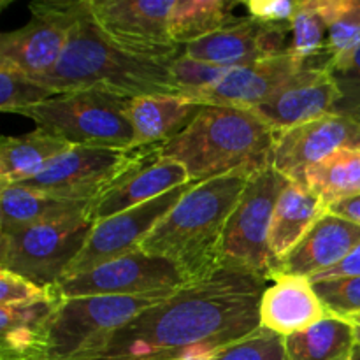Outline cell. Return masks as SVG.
Instances as JSON below:
<instances>
[{
  "label": "cell",
  "instance_id": "18",
  "mask_svg": "<svg viewBox=\"0 0 360 360\" xmlns=\"http://www.w3.org/2000/svg\"><path fill=\"white\" fill-rule=\"evenodd\" d=\"M302 67L306 65H301L288 51L248 65L232 67L214 86L197 95L193 102L200 105L255 109L266 104Z\"/></svg>",
  "mask_w": 360,
  "mask_h": 360
},
{
  "label": "cell",
  "instance_id": "12",
  "mask_svg": "<svg viewBox=\"0 0 360 360\" xmlns=\"http://www.w3.org/2000/svg\"><path fill=\"white\" fill-rule=\"evenodd\" d=\"M97 27L134 55L174 60L183 53L171 37L169 18L176 0H86Z\"/></svg>",
  "mask_w": 360,
  "mask_h": 360
},
{
  "label": "cell",
  "instance_id": "30",
  "mask_svg": "<svg viewBox=\"0 0 360 360\" xmlns=\"http://www.w3.org/2000/svg\"><path fill=\"white\" fill-rule=\"evenodd\" d=\"M288 53L301 65H327V23L316 0H299L290 23Z\"/></svg>",
  "mask_w": 360,
  "mask_h": 360
},
{
  "label": "cell",
  "instance_id": "10",
  "mask_svg": "<svg viewBox=\"0 0 360 360\" xmlns=\"http://www.w3.org/2000/svg\"><path fill=\"white\" fill-rule=\"evenodd\" d=\"M188 285L176 266L139 250L109 260L81 274L62 278L53 287L58 299L76 297H141L174 292Z\"/></svg>",
  "mask_w": 360,
  "mask_h": 360
},
{
  "label": "cell",
  "instance_id": "13",
  "mask_svg": "<svg viewBox=\"0 0 360 360\" xmlns=\"http://www.w3.org/2000/svg\"><path fill=\"white\" fill-rule=\"evenodd\" d=\"M197 183L190 181L186 185L178 186L172 192L150 200V202L95 221L86 245L81 250L77 259L70 264L63 278L81 274L84 271L101 266V264L109 262V260L139 252L141 245L153 231L155 225Z\"/></svg>",
  "mask_w": 360,
  "mask_h": 360
},
{
  "label": "cell",
  "instance_id": "34",
  "mask_svg": "<svg viewBox=\"0 0 360 360\" xmlns=\"http://www.w3.org/2000/svg\"><path fill=\"white\" fill-rule=\"evenodd\" d=\"M329 70L340 90V102L334 112L360 125V48L347 62Z\"/></svg>",
  "mask_w": 360,
  "mask_h": 360
},
{
  "label": "cell",
  "instance_id": "6",
  "mask_svg": "<svg viewBox=\"0 0 360 360\" xmlns=\"http://www.w3.org/2000/svg\"><path fill=\"white\" fill-rule=\"evenodd\" d=\"M171 294L172 292L141 297L104 295L58 299L49 320L46 360H88L94 357L105 347L112 334Z\"/></svg>",
  "mask_w": 360,
  "mask_h": 360
},
{
  "label": "cell",
  "instance_id": "4",
  "mask_svg": "<svg viewBox=\"0 0 360 360\" xmlns=\"http://www.w3.org/2000/svg\"><path fill=\"white\" fill-rule=\"evenodd\" d=\"M276 134L252 109L202 105L197 118L167 143L158 155L186 169L190 181L255 172L271 167Z\"/></svg>",
  "mask_w": 360,
  "mask_h": 360
},
{
  "label": "cell",
  "instance_id": "36",
  "mask_svg": "<svg viewBox=\"0 0 360 360\" xmlns=\"http://www.w3.org/2000/svg\"><path fill=\"white\" fill-rule=\"evenodd\" d=\"M55 290L34 283L27 278L0 269V306H27L55 301Z\"/></svg>",
  "mask_w": 360,
  "mask_h": 360
},
{
  "label": "cell",
  "instance_id": "7",
  "mask_svg": "<svg viewBox=\"0 0 360 360\" xmlns=\"http://www.w3.org/2000/svg\"><path fill=\"white\" fill-rule=\"evenodd\" d=\"M287 178L267 167L248 179L227 221L220 250V269L238 271L271 281L278 266L269 248L274 206Z\"/></svg>",
  "mask_w": 360,
  "mask_h": 360
},
{
  "label": "cell",
  "instance_id": "21",
  "mask_svg": "<svg viewBox=\"0 0 360 360\" xmlns=\"http://www.w3.org/2000/svg\"><path fill=\"white\" fill-rule=\"evenodd\" d=\"M202 105L178 94L144 95L132 98L129 120L134 127V148L167 143L197 118Z\"/></svg>",
  "mask_w": 360,
  "mask_h": 360
},
{
  "label": "cell",
  "instance_id": "31",
  "mask_svg": "<svg viewBox=\"0 0 360 360\" xmlns=\"http://www.w3.org/2000/svg\"><path fill=\"white\" fill-rule=\"evenodd\" d=\"M55 91L20 72L9 63L0 62V109L20 115L21 111L55 97Z\"/></svg>",
  "mask_w": 360,
  "mask_h": 360
},
{
  "label": "cell",
  "instance_id": "35",
  "mask_svg": "<svg viewBox=\"0 0 360 360\" xmlns=\"http://www.w3.org/2000/svg\"><path fill=\"white\" fill-rule=\"evenodd\" d=\"M214 360H287L283 338L260 327L255 334L225 348Z\"/></svg>",
  "mask_w": 360,
  "mask_h": 360
},
{
  "label": "cell",
  "instance_id": "11",
  "mask_svg": "<svg viewBox=\"0 0 360 360\" xmlns=\"http://www.w3.org/2000/svg\"><path fill=\"white\" fill-rule=\"evenodd\" d=\"M83 0L32 2V20L0 37V62L39 81L62 58Z\"/></svg>",
  "mask_w": 360,
  "mask_h": 360
},
{
  "label": "cell",
  "instance_id": "41",
  "mask_svg": "<svg viewBox=\"0 0 360 360\" xmlns=\"http://www.w3.org/2000/svg\"><path fill=\"white\" fill-rule=\"evenodd\" d=\"M224 352V350H221ZM221 352H214V354H207V355H200V357H192V359H183V360H214Z\"/></svg>",
  "mask_w": 360,
  "mask_h": 360
},
{
  "label": "cell",
  "instance_id": "17",
  "mask_svg": "<svg viewBox=\"0 0 360 360\" xmlns=\"http://www.w3.org/2000/svg\"><path fill=\"white\" fill-rule=\"evenodd\" d=\"M157 148H150L102 195L90 202V217L94 221L150 202L190 183L186 169L172 158L160 157Z\"/></svg>",
  "mask_w": 360,
  "mask_h": 360
},
{
  "label": "cell",
  "instance_id": "8",
  "mask_svg": "<svg viewBox=\"0 0 360 360\" xmlns=\"http://www.w3.org/2000/svg\"><path fill=\"white\" fill-rule=\"evenodd\" d=\"M95 221L83 213L0 234V269L55 287L84 248Z\"/></svg>",
  "mask_w": 360,
  "mask_h": 360
},
{
  "label": "cell",
  "instance_id": "16",
  "mask_svg": "<svg viewBox=\"0 0 360 360\" xmlns=\"http://www.w3.org/2000/svg\"><path fill=\"white\" fill-rule=\"evenodd\" d=\"M340 102V90L327 65H306L273 95L266 104L252 109L274 134L301 123L333 115Z\"/></svg>",
  "mask_w": 360,
  "mask_h": 360
},
{
  "label": "cell",
  "instance_id": "38",
  "mask_svg": "<svg viewBox=\"0 0 360 360\" xmlns=\"http://www.w3.org/2000/svg\"><path fill=\"white\" fill-rule=\"evenodd\" d=\"M350 276H360V245L355 246L338 266L333 269L326 271V273L319 274L311 280V283H320V281H329L338 280V278H350Z\"/></svg>",
  "mask_w": 360,
  "mask_h": 360
},
{
  "label": "cell",
  "instance_id": "40",
  "mask_svg": "<svg viewBox=\"0 0 360 360\" xmlns=\"http://www.w3.org/2000/svg\"><path fill=\"white\" fill-rule=\"evenodd\" d=\"M348 323L352 326V329H354V336H355V347H357V350H360V313L355 316H350V319L347 320Z\"/></svg>",
  "mask_w": 360,
  "mask_h": 360
},
{
  "label": "cell",
  "instance_id": "20",
  "mask_svg": "<svg viewBox=\"0 0 360 360\" xmlns=\"http://www.w3.org/2000/svg\"><path fill=\"white\" fill-rule=\"evenodd\" d=\"M359 245V225L326 211L313 224L301 243L280 260L278 273L313 280L338 266Z\"/></svg>",
  "mask_w": 360,
  "mask_h": 360
},
{
  "label": "cell",
  "instance_id": "29",
  "mask_svg": "<svg viewBox=\"0 0 360 360\" xmlns=\"http://www.w3.org/2000/svg\"><path fill=\"white\" fill-rule=\"evenodd\" d=\"M327 23V67L347 62L360 48V0H316Z\"/></svg>",
  "mask_w": 360,
  "mask_h": 360
},
{
  "label": "cell",
  "instance_id": "3",
  "mask_svg": "<svg viewBox=\"0 0 360 360\" xmlns=\"http://www.w3.org/2000/svg\"><path fill=\"white\" fill-rule=\"evenodd\" d=\"M171 63L172 60L134 55L115 44L97 27L88 2L83 0L62 58L37 83L56 95L79 90H98L127 98L178 94Z\"/></svg>",
  "mask_w": 360,
  "mask_h": 360
},
{
  "label": "cell",
  "instance_id": "27",
  "mask_svg": "<svg viewBox=\"0 0 360 360\" xmlns=\"http://www.w3.org/2000/svg\"><path fill=\"white\" fill-rule=\"evenodd\" d=\"M238 2L229 0H176L169 18L172 41L185 46L221 30L236 20Z\"/></svg>",
  "mask_w": 360,
  "mask_h": 360
},
{
  "label": "cell",
  "instance_id": "9",
  "mask_svg": "<svg viewBox=\"0 0 360 360\" xmlns=\"http://www.w3.org/2000/svg\"><path fill=\"white\" fill-rule=\"evenodd\" d=\"M153 148V146H151ZM150 148L70 146L41 174L20 186L72 202H94Z\"/></svg>",
  "mask_w": 360,
  "mask_h": 360
},
{
  "label": "cell",
  "instance_id": "22",
  "mask_svg": "<svg viewBox=\"0 0 360 360\" xmlns=\"http://www.w3.org/2000/svg\"><path fill=\"white\" fill-rule=\"evenodd\" d=\"M58 299L0 306V360H46L49 320Z\"/></svg>",
  "mask_w": 360,
  "mask_h": 360
},
{
  "label": "cell",
  "instance_id": "33",
  "mask_svg": "<svg viewBox=\"0 0 360 360\" xmlns=\"http://www.w3.org/2000/svg\"><path fill=\"white\" fill-rule=\"evenodd\" d=\"M313 285L334 319L348 320L360 313V276L338 278Z\"/></svg>",
  "mask_w": 360,
  "mask_h": 360
},
{
  "label": "cell",
  "instance_id": "37",
  "mask_svg": "<svg viewBox=\"0 0 360 360\" xmlns=\"http://www.w3.org/2000/svg\"><path fill=\"white\" fill-rule=\"evenodd\" d=\"M299 0H248L245 2L248 16L264 25H290Z\"/></svg>",
  "mask_w": 360,
  "mask_h": 360
},
{
  "label": "cell",
  "instance_id": "25",
  "mask_svg": "<svg viewBox=\"0 0 360 360\" xmlns=\"http://www.w3.org/2000/svg\"><path fill=\"white\" fill-rule=\"evenodd\" d=\"M90 202H72L20 185L0 186V234L83 213Z\"/></svg>",
  "mask_w": 360,
  "mask_h": 360
},
{
  "label": "cell",
  "instance_id": "39",
  "mask_svg": "<svg viewBox=\"0 0 360 360\" xmlns=\"http://www.w3.org/2000/svg\"><path fill=\"white\" fill-rule=\"evenodd\" d=\"M327 211L360 227V193L330 204V206L327 207Z\"/></svg>",
  "mask_w": 360,
  "mask_h": 360
},
{
  "label": "cell",
  "instance_id": "15",
  "mask_svg": "<svg viewBox=\"0 0 360 360\" xmlns=\"http://www.w3.org/2000/svg\"><path fill=\"white\" fill-rule=\"evenodd\" d=\"M290 25H264L253 18H236L232 23L200 41L185 46L183 53L221 67H241L288 51Z\"/></svg>",
  "mask_w": 360,
  "mask_h": 360
},
{
  "label": "cell",
  "instance_id": "23",
  "mask_svg": "<svg viewBox=\"0 0 360 360\" xmlns=\"http://www.w3.org/2000/svg\"><path fill=\"white\" fill-rule=\"evenodd\" d=\"M326 211V204L306 185L295 181L285 185L274 206L269 232V248L276 266L301 243Z\"/></svg>",
  "mask_w": 360,
  "mask_h": 360
},
{
  "label": "cell",
  "instance_id": "42",
  "mask_svg": "<svg viewBox=\"0 0 360 360\" xmlns=\"http://www.w3.org/2000/svg\"><path fill=\"white\" fill-rule=\"evenodd\" d=\"M350 360H360V350H357V348H355L354 355H352Z\"/></svg>",
  "mask_w": 360,
  "mask_h": 360
},
{
  "label": "cell",
  "instance_id": "26",
  "mask_svg": "<svg viewBox=\"0 0 360 360\" xmlns=\"http://www.w3.org/2000/svg\"><path fill=\"white\" fill-rule=\"evenodd\" d=\"M283 343L287 360H350L357 348L350 323L334 316L283 338Z\"/></svg>",
  "mask_w": 360,
  "mask_h": 360
},
{
  "label": "cell",
  "instance_id": "32",
  "mask_svg": "<svg viewBox=\"0 0 360 360\" xmlns=\"http://www.w3.org/2000/svg\"><path fill=\"white\" fill-rule=\"evenodd\" d=\"M231 69L232 67H221L202 62V60H195L185 53H181L171 63V72L176 86H178V94L190 98V101H193L197 95L206 91L207 88L214 86Z\"/></svg>",
  "mask_w": 360,
  "mask_h": 360
},
{
  "label": "cell",
  "instance_id": "2",
  "mask_svg": "<svg viewBox=\"0 0 360 360\" xmlns=\"http://www.w3.org/2000/svg\"><path fill=\"white\" fill-rule=\"evenodd\" d=\"M245 172L197 183L155 225L141 252L169 260L186 283L210 280L220 269V250L227 221L248 179Z\"/></svg>",
  "mask_w": 360,
  "mask_h": 360
},
{
  "label": "cell",
  "instance_id": "5",
  "mask_svg": "<svg viewBox=\"0 0 360 360\" xmlns=\"http://www.w3.org/2000/svg\"><path fill=\"white\" fill-rule=\"evenodd\" d=\"M130 101L105 91L79 90L55 95L20 115L30 118L37 129L62 137L70 146L130 150L134 148Z\"/></svg>",
  "mask_w": 360,
  "mask_h": 360
},
{
  "label": "cell",
  "instance_id": "14",
  "mask_svg": "<svg viewBox=\"0 0 360 360\" xmlns=\"http://www.w3.org/2000/svg\"><path fill=\"white\" fill-rule=\"evenodd\" d=\"M345 148H360V125L333 112L278 134L271 167L288 181L304 185L309 167Z\"/></svg>",
  "mask_w": 360,
  "mask_h": 360
},
{
  "label": "cell",
  "instance_id": "28",
  "mask_svg": "<svg viewBox=\"0 0 360 360\" xmlns=\"http://www.w3.org/2000/svg\"><path fill=\"white\" fill-rule=\"evenodd\" d=\"M304 185L329 207L360 193V148H345L308 169Z\"/></svg>",
  "mask_w": 360,
  "mask_h": 360
},
{
  "label": "cell",
  "instance_id": "1",
  "mask_svg": "<svg viewBox=\"0 0 360 360\" xmlns=\"http://www.w3.org/2000/svg\"><path fill=\"white\" fill-rule=\"evenodd\" d=\"M266 287L262 278L218 271L137 315L88 360H183L225 350L260 329Z\"/></svg>",
  "mask_w": 360,
  "mask_h": 360
},
{
  "label": "cell",
  "instance_id": "19",
  "mask_svg": "<svg viewBox=\"0 0 360 360\" xmlns=\"http://www.w3.org/2000/svg\"><path fill=\"white\" fill-rule=\"evenodd\" d=\"M260 327L276 336L288 338L330 319L309 278L274 274L260 299Z\"/></svg>",
  "mask_w": 360,
  "mask_h": 360
},
{
  "label": "cell",
  "instance_id": "24",
  "mask_svg": "<svg viewBox=\"0 0 360 360\" xmlns=\"http://www.w3.org/2000/svg\"><path fill=\"white\" fill-rule=\"evenodd\" d=\"M70 144L42 129L0 143V186L20 185L41 174Z\"/></svg>",
  "mask_w": 360,
  "mask_h": 360
}]
</instances>
